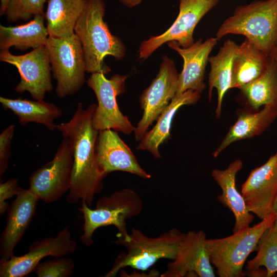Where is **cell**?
<instances>
[{
    "mask_svg": "<svg viewBox=\"0 0 277 277\" xmlns=\"http://www.w3.org/2000/svg\"><path fill=\"white\" fill-rule=\"evenodd\" d=\"M96 105L84 108L82 103L68 122L56 125L63 138L67 139L73 153V163L70 189L66 196L68 203L86 202L90 207L94 196L103 188L106 176L97 164L95 145L99 131L92 125V116Z\"/></svg>",
    "mask_w": 277,
    "mask_h": 277,
    "instance_id": "obj_1",
    "label": "cell"
},
{
    "mask_svg": "<svg viewBox=\"0 0 277 277\" xmlns=\"http://www.w3.org/2000/svg\"><path fill=\"white\" fill-rule=\"evenodd\" d=\"M105 4L103 0H86L83 10L74 28L83 49L87 72L108 74L111 69L104 62L106 56L116 60L125 55L122 40L113 35L104 21Z\"/></svg>",
    "mask_w": 277,
    "mask_h": 277,
    "instance_id": "obj_2",
    "label": "cell"
},
{
    "mask_svg": "<svg viewBox=\"0 0 277 277\" xmlns=\"http://www.w3.org/2000/svg\"><path fill=\"white\" fill-rule=\"evenodd\" d=\"M242 35L270 55L277 44V0H260L237 6L217 29L215 37Z\"/></svg>",
    "mask_w": 277,
    "mask_h": 277,
    "instance_id": "obj_3",
    "label": "cell"
},
{
    "mask_svg": "<svg viewBox=\"0 0 277 277\" xmlns=\"http://www.w3.org/2000/svg\"><path fill=\"white\" fill-rule=\"evenodd\" d=\"M184 234L174 228L151 238L140 230L132 228L127 238L113 242L124 246L127 252L117 255L111 269L104 276L114 277L126 267L145 271L160 259L174 260Z\"/></svg>",
    "mask_w": 277,
    "mask_h": 277,
    "instance_id": "obj_4",
    "label": "cell"
},
{
    "mask_svg": "<svg viewBox=\"0 0 277 277\" xmlns=\"http://www.w3.org/2000/svg\"><path fill=\"white\" fill-rule=\"evenodd\" d=\"M143 207L138 194L127 188L98 199L94 209L90 208L86 202H82L78 210L83 215L84 225L80 240L83 244L89 246L93 243L94 231L100 227L110 225L117 229V239L127 238L129 233L126 221L138 215Z\"/></svg>",
    "mask_w": 277,
    "mask_h": 277,
    "instance_id": "obj_5",
    "label": "cell"
},
{
    "mask_svg": "<svg viewBox=\"0 0 277 277\" xmlns=\"http://www.w3.org/2000/svg\"><path fill=\"white\" fill-rule=\"evenodd\" d=\"M273 212L252 227L221 239H207L206 244L212 265L220 277H244L243 268L249 255L256 250L263 233L275 222Z\"/></svg>",
    "mask_w": 277,
    "mask_h": 277,
    "instance_id": "obj_6",
    "label": "cell"
},
{
    "mask_svg": "<svg viewBox=\"0 0 277 277\" xmlns=\"http://www.w3.org/2000/svg\"><path fill=\"white\" fill-rule=\"evenodd\" d=\"M60 98L77 93L83 86L87 72L82 44L74 33L66 38L49 36L45 45Z\"/></svg>",
    "mask_w": 277,
    "mask_h": 277,
    "instance_id": "obj_7",
    "label": "cell"
},
{
    "mask_svg": "<svg viewBox=\"0 0 277 277\" xmlns=\"http://www.w3.org/2000/svg\"><path fill=\"white\" fill-rule=\"evenodd\" d=\"M105 75L103 73H92L86 81L94 91L98 103L93 114L92 125L99 131L112 129L130 134L134 132L135 127L121 112L116 101L117 96L125 91L127 76L115 74L107 79Z\"/></svg>",
    "mask_w": 277,
    "mask_h": 277,
    "instance_id": "obj_8",
    "label": "cell"
},
{
    "mask_svg": "<svg viewBox=\"0 0 277 277\" xmlns=\"http://www.w3.org/2000/svg\"><path fill=\"white\" fill-rule=\"evenodd\" d=\"M179 75L174 61L164 56L157 75L140 97L143 114L134 131L136 140L142 139L176 94Z\"/></svg>",
    "mask_w": 277,
    "mask_h": 277,
    "instance_id": "obj_9",
    "label": "cell"
},
{
    "mask_svg": "<svg viewBox=\"0 0 277 277\" xmlns=\"http://www.w3.org/2000/svg\"><path fill=\"white\" fill-rule=\"evenodd\" d=\"M73 163L70 144L63 138L52 160L31 174L29 189L45 203L56 202L70 189Z\"/></svg>",
    "mask_w": 277,
    "mask_h": 277,
    "instance_id": "obj_10",
    "label": "cell"
},
{
    "mask_svg": "<svg viewBox=\"0 0 277 277\" xmlns=\"http://www.w3.org/2000/svg\"><path fill=\"white\" fill-rule=\"evenodd\" d=\"M220 0H180L179 14L170 28L162 34L151 36L143 41L139 48V57L148 58L161 45L175 41L184 48L192 45L193 32L201 19L219 3Z\"/></svg>",
    "mask_w": 277,
    "mask_h": 277,
    "instance_id": "obj_11",
    "label": "cell"
},
{
    "mask_svg": "<svg viewBox=\"0 0 277 277\" xmlns=\"http://www.w3.org/2000/svg\"><path fill=\"white\" fill-rule=\"evenodd\" d=\"M0 61L15 66L21 81L15 91H28L34 100L43 101L46 92L52 90L50 57L45 45L23 55H14L9 50H1Z\"/></svg>",
    "mask_w": 277,
    "mask_h": 277,
    "instance_id": "obj_12",
    "label": "cell"
},
{
    "mask_svg": "<svg viewBox=\"0 0 277 277\" xmlns=\"http://www.w3.org/2000/svg\"><path fill=\"white\" fill-rule=\"evenodd\" d=\"M77 243L71 239L68 228L65 227L54 237L44 238L33 242L28 252L20 256L14 255L8 261L0 263L1 277H22L32 272L44 258L62 257L73 254Z\"/></svg>",
    "mask_w": 277,
    "mask_h": 277,
    "instance_id": "obj_13",
    "label": "cell"
},
{
    "mask_svg": "<svg viewBox=\"0 0 277 277\" xmlns=\"http://www.w3.org/2000/svg\"><path fill=\"white\" fill-rule=\"evenodd\" d=\"M248 210L264 220L273 213L277 195V150L262 166L253 169L241 186Z\"/></svg>",
    "mask_w": 277,
    "mask_h": 277,
    "instance_id": "obj_14",
    "label": "cell"
},
{
    "mask_svg": "<svg viewBox=\"0 0 277 277\" xmlns=\"http://www.w3.org/2000/svg\"><path fill=\"white\" fill-rule=\"evenodd\" d=\"M206 241V234L202 230L185 233L175 259L161 276L214 277Z\"/></svg>",
    "mask_w": 277,
    "mask_h": 277,
    "instance_id": "obj_15",
    "label": "cell"
},
{
    "mask_svg": "<svg viewBox=\"0 0 277 277\" xmlns=\"http://www.w3.org/2000/svg\"><path fill=\"white\" fill-rule=\"evenodd\" d=\"M39 199L29 189L21 188L7 211L6 225L0 236V263L9 260L35 214Z\"/></svg>",
    "mask_w": 277,
    "mask_h": 277,
    "instance_id": "obj_16",
    "label": "cell"
},
{
    "mask_svg": "<svg viewBox=\"0 0 277 277\" xmlns=\"http://www.w3.org/2000/svg\"><path fill=\"white\" fill-rule=\"evenodd\" d=\"M95 153L99 168L105 176L113 171H121L144 179L151 177L141 167L130 148L114 130L99 131Z\"/></svg>",
    "mask_w": 277,
    "mask_h": 277,
    "instance_id": "obj_17",
    "label": "cell"
},
{
    "mask_svg": "<svg viewBox=\"0 0 277 277\" xmlns=\"http://www.w3.org/2000/svg\"><path fill=\"white\" fill-rule=\"evenodd\" d=\"M216 37H210L203 42L199 39L190 46L184 48L175 41L167 43L168 46L176 51L183 58V69L179 75L176 94L190 90L201 93L206 88L204 83L205 70L210 54L217 42Z\"/></svg>",
    "mask_w": 277,
    "mask_h": 277,
    "instance_id": "obj_18",
    "label": "cell"
},
{
    "mask_svg": "<svg viewBox=\"0 0 277 277\" xmlns=\"http://www.w3.org/2000/svg\"><path fill=\"white\" fill-rule=\"evenodd\" d=\"M243 164L240 159L231 163L224 170L214 169L211 175L222 189V194L217 200L233 213L235 225L233 233L240 231L250 226L254 216L247 209L244 199L235 186L236 174L243 168Z\"/></svg>",
    "mask_w": 277,
    "mask_h": 277,
    "instance_id": "obj_19",
    "label": "cell"
},
{
    "mask_svg": "<svg viewBox=\"0 0 277 277\" xmlns=\"http://www.w3.org/2000/svg\"><path fill=\"white\" fill-rule=\"evenodd\" d=\"M235 123L230 127L226 135L212 155L217 157L232 143L252 138L263 133L277 118V106L265 105L255 113L239 111Z\"/></svg>",
    "mask_w": 277,
    "mask_h": 277,
    "instance_id": "obj_20",
    "label": "cell"
},
{
    "mask_svg": "<svg viewBox=\"0 0 277 277\" xmlns=\"http://www.w3.org/2000/svg\"><path fill=\"white\" fill-rule=\"evenodd\" d=\"M200 97V93L190 90L176 94L159 116L154 126L143 136L137 149L148 151L155 157L161 158L159 147L170 137L172 121L176 112L183 106L195 104Z\"/></svg>",
    "mask_w": 277,
    "mask_h": 277,
    "instance_id": "obj_21",
    "label": "cell"
},
{
    "mask_svg": "<svg viewBox=\"0 0 277 277\" xmlns=\"http://www.w3.org/2000/svg\"><path fill=\"white\" fill-rule=\"evenodd\" d=\"M270 57L245 39L238 45L232 62L230 89H239L259 77L267 69Z\"/></svg>",
    "mask_w": 277,
    "mask_h": 277,
    "instance_id": "obj_22",
    "label": "cell"
},
{
    "mask_svg": "<svg viewBox=\"0 0 277 277\" xmlns=\"http://www.w3.org/2000/svg\"><path fill=\"white\" fill-rule=\"evenodd\" d=\"M238 44L233 40L227 39L216 54L210 56L208 63L210 71L208 76V96L211 102L212 92L215 88L217 99L215 115L217 118L221 115L223 98L230 89L232 80V62Z\"/></svg>",
    "mask_w": 277,
    "mask_h": 277,
    "instance_id": "obj_23",
    "label": "cell"
},
{
    "mask_svg": "<svg viewBox=\"0 0 277 277\" xmlns=\"http://www.w3.org/2000/svg\"><path fill=\"white\" fill-rule=\"evenodd\" d=\"M0 103L4 109L11 110L16 115L19 123L23 126L35 123L45 126L49 130L54 131L57 128L54 120L62 115L60 107L44 100L31 101L1 96Z\"/></svg>",
    "mask_w": 277,
    "mask_h": 277,
    "instance_id": "obj_24",
    "label": "cell"
},
{
    "mask_svg": "<svg viewBox=\"0 0 277 277\" xmlns=\"http://www.w3.org/2000/svg\"><path fill=\"white\" fill-rule=\"evenodd\" d=\"M45 16L36 15L27 24L6 27L0 25V49L14 46L21 50L33 49L45 45L49 37L44 24Z\"/></svg>",
    "mask_w": 277,
    "mask_h": 277,
    "instance_id": "obj_25",
    "label": "cell"
},
{
    "mask_svg": "<svg viewBox=\"0 0 277 277\" xmlns=\"http://www.w3.org/2000/svg\"><path fill=\"white\" fill-rule=\"evenodd\" d=\"M86 0H48L45 13L49 36L66 38L74 34Z\"/></svg>",
    "mask_w": 277,
    "mask_h": 277,
    "instance_id": "obj_26",
    "label": "cell"
},
{
    "mask_svg": "<svg viewBox=\"0 0 277 277\" xmlns=\"http://www.w3.org/2000/svg\"><path fill=\"white\" fill-rule=\"evenodd\" d=\"M239 89L248 105L255 110L262 106H277V65L272 56L264 73Z\"/></svg>",
    "mask_w": 277,
    "mask_h": 277,
    "instance_id": "obj_27",
    "label": "cell"
},
{
    "mask_svg": "<svg viewBox=\"0 0 277 277\" xmlns=\"http://www.w3.org/2000/svg\"><path fill=\"white\" fill-rule=\"evenodd\" d=\"M256 250V256L246 266L249 276H274L277 273V227L274 223L261 235Z\"/></svg>",
    "mask_w": 277,
    "mask_h": 277,
    "instance_id": "obj_28",
    "label": "cell"
},
{
    "mask_svg": "<svg viewBox=\"0 0 277 277\" xmlns=\"http://www.w3.org/2000/svg\"><path fill=\"white\" fill-rule=\"evenodd\" d=\"M47 0H11L5 13L9 23L28 21L36 15L45 16L44 7Z\"/></svg>",
    "mask_w": 277,
    "mask_h": 277,
    "instance_id": "obj_29",
    "label": "cell"
},
{
    "mask_svg": "<svg viewBox=\"0 0 277 277\" xmlns=\"http://www.w3.org/2000/svg\"><path fill=\"white\" fill-rule=\"evenodd\" d=\"M74 269V262L70 258L54 257L39 262L33 271L38 277H69Z\"/></svg>",
    "mask_w": 277,
    "mask_h": 277,
    "instance_id": "obj_30",
    "label": "cell"
},
{
    "mask_svg": "<svg viewBox=\"0 0 277 277\" xmlns=\"http://www.w3.org/2000/svg\"><path fill=\"white\" fill-rule=\"evenodd\" d=\"M15 126L10 125L0 134V177L5 173L11 155V147Z\"/></svg>",
    "mask_w": 277,
    "mask_h": 277,
    "instance_id": "obj_31",
    "label": "cell"
},
{
    "mask_svg": "<svg viewBox=\"0 0 277 277\" xmlns=\"http://www.w3.org/2000/svg\"><path fill=\"white\" fill-rule=\"evenodd\" d=\"M21 187L18 186V179L11 178L0 184V214L4 215L9 206L7 200L16 195Z\"/></svg>",
    "mask_w": 277,
    "mask_h": 277,
    "instance_id": "obj_32",
    "label": "cell"
},
{
    "mask_svg": "<svg viewBox=\"0 0 277 277\" xmlns=\"http://www.w3.org/2000/svg\"><path fill=\"white\" fill-rule=\"evenodd\" d=\"M123 4L130 8L134 7L139 5L143 0H119Z\"/></svg>",
    "mask_w": 277,
    "mask_h": 277,
    "instance_id": "obj_33",
    "label": "cell"
},
{
    "mask_svg": "<svg viewBox=\"0 0 277 277\" xmlns=\"http://www.w3.org/2000/svg\"><path fill=\"white\" fill-rule=\"evenodd\" d=\"M11 0H1L0 15L5 14Z\"/></svg>",
    "mask_w": 277,
    "mask_h": 277,
    "instance_id": "obj_34",
    "label": "cell"
},
{
    "mask_svg": "<svg viewBox=\"0 0 277 277\" xmlns=\"http://www.w3.org/2000/svg\"><path fill=\"white\" fill-rule=\"evenodd\" d=\"M273 212L275 214L276 216V219L274 224L275 226L277 227V195L273 205Z\"/></svg>",
    "mask_w": 277,
    "mask_h": 277,
    "instance_id": "obj_35",
    "label": "cell"
},
{
    "mask_svg": "<svg viewBox=\"0 0 277 277\" xmlns=\"http://www.w3.org/2000/svg\"><path fill=\"white\" fill-rule=\"evenodd\" d=\"M270 55L272 56V57L274 58L277 65V44L275 45V46L273 48Z\"/></svg>",
    "mask_w": 277,
    "mask_h": 277,
    "instance_id": "obj_36",
    "label": "cell"
}]
</instances>
